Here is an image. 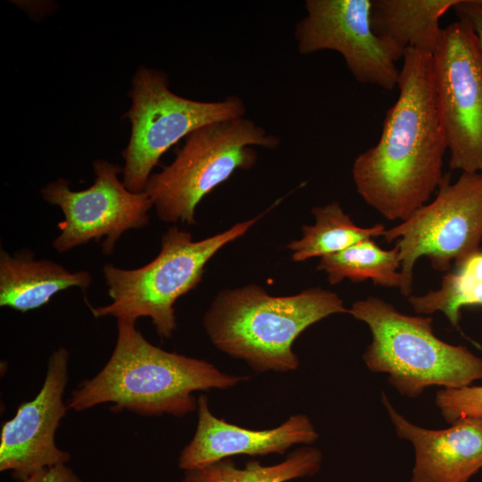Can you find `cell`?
Returning <instances> with one entry per match:
<instances>
[{
	"instance_id": "11",
	"label": "cell",
	"mask_w": 482,
	"mask_h": 482,
	"mask_svg": "<svg viewBox=\"0 0 482 482\" xmlns=\"http://www.w3.org/2000/svg\"><path fill=\"white\" fill-rule=\"evenodd\" d=\"M372 0H306V14L295 25V38L301 54L335 51L361 84L392 91L397 87L403 50L373 31Z\"/></svg>"
},
{
	"instance_id": "2",
	"label": "cell",
	"mask_w": 482,
	"mask_h": 482,
	"mask_svg": "<svg viewBox=\"0 0 482 482\" xmlns=\"http://www.w3.org/2000/svg\"><path fill=\"white\" fill-rule=\"evenodd\" d=\"M212 363L165 351L152 345L136 321L117 319V338L111 357L93 378L73 390L69 409L83 411L112 403L115 412L184 417L197 410L195 391L228 389L246 381Z\"/></svg>"
},
{
	"instance_id": "21",
	"label": "cell",
	"mask_w": 482,
	"mask_h": 482,
	"mask_svg": "<svg viewBox=\"0 0 482 482\" xmlns=\"http://www.w3.org/2000/svg\"><path fill=\"white\" fill-rule=\"evenodd\" d=\"M435 403L450 425L465 418H482V386L442 388Z\"/></svg>"
},
{
	"instance_id": "17",
	"label": "cell",
	"mask_w": 482,
	"mask_h": 482,
	"mask_svg": "<svg viewBox=\"0 0 482 482\" xmlns=\"http://www.w3.org/2000/svg\"><path fill=\"white\" fill-rule=\"evenodd\" d=\"M315 218L312 225L302 227V237L287 245L295 262L324 257L343 251L366 239L381 237L386 228L381 223L360 227L333 201L312 209Z\"/></svg>"
},
{
	"instance_id": "9",
	"label": "cell",
	"mask_w": 482,
	"mask_h": 482,
	"mask_svg": "<svg viewBox=\"0 0 482 482\" xmlns=\"http://www.w3.org/2000/svg\"><path fill=\"white\" fill-rule=\"evenodd\" d=\"M431 55L449 165L482 171V51L472 29L461 20L448 24Z\"/></svg>"
},
{
	"instance_id": "4",
	"label": "cell",
	"mask_w": 482,
	"mask_h": 482,
	"mask_svg": "<svg viewBox=\"0 0 482 482\" xmlns=\"http://www.w3.org/2000/svg\"><path fill=\"white\" fill-rule=\"evenodd\" d=\"M348 314L370 331L362 355L368 369L386 373L403 395L415 398L429 386L460 388L482 379V359L438 338L431 317L403 313L372 295L353 303Z\"/></svg>"
},
{
	"instance_id": "22",
	"label": "cell",
	"mask_w": 482,
	"mask_h": 482,
	"mask_svg": "<svg viewBox=\"0 0 482 482\" xmlns=\"http://www.w3.org/2000/svg\"><path fill=\"white\" fill-rule=\"evenodd\" d=\"M453 10L472 29L482 51V0H459Z\"/></svg>"
},
{
	"instance_id": "6",
	"label": "cell",
	"mask_w": 482,
	"mask_h": 482,
	"mask_svg": "<svg viewBox=\"0 0 482 482\" xmlns=\"http://www.w3.org/2000/svg\"><path fill=\"white\" fill-rule=\"evenodd\" d=\"M279 144L278 137L245 116L205 125L186 137L170 165L150 176L145 192L161 220L195 224V208L206 195L237 170L254 167L253 146Z\"/></svg>"
},
{
	"instance_id": "12",
	"label": "cell",
	"mask_w": 482,
	"mask_h": 482,
	"mask_svg": "<svg viewBox=\"0 0 482 482\" xmlns=\"http://www.w3.org/2000/svg\"><path fill=\"white\" fill-rule=\"evenodd\" d=\"M69 360L65 347L54 350L48 358L41 389L1 427L0 471H11L17 480L71 460V454L55 443L56 430L69 410L64 402Z\"/></svg>"
},
{
	"instance_id": "19",
	"label": "cell",
	"mask_w": 482,
	"mask_h": 482,
	"mask_svg": "<svg viewBox=\"0 0 482 482\" xmlns=\"http://www.w3.org/2000/svg\"><path fill=\"white\" fill-rule=\"evenodd\" d=\"M321 461L322 454L318 448L303 446L291 452L283 461L270 466L252 460L239 469L226 458L186 470L182 482H286L315 475Z\"/></svg>"
},
{
	"instance_id": "8",
	"label": "cell",
	"mask_w": 482,
	"mask_h": 482,
	"mask_svg": "<svg viewBox=\"0 0 482 482\" xmlns=\"http://www.w3.org/2000/svg\"><path fill=\"white\" fill-rule=\"evenodd\" d=\"M395 242L401 261L403 285L411 296L413 270L420 257L434 270L447 271L480 250L482 242V171L461 172L454 182L445 174L435 199L406 220L386 229L381 236Z\"/></svg>"
},
{
	"instance_id": "15",
	"label": "cell",
	"mask_w": 482,
	"mask_h": 482,
	"mask_svg": "<svg viewBox=\"0 0 482 482\" xmlns=\"http://www.w3.org/2000/svg\"><path fill=\"white\" fill-rule=\"evenodd\" d=\"M92 276L69 271L50 260H36L32 252L14 255L0 251V306L27 312L46 304L57 293L77 287L88 288Z\"/></svg>"
},
{
	"instance_id": "18",
	"label": "cell",
	"mask_w": 482,
	"mask_h": 482,
	"mask_svg": "<svg viewBox=\"0 0 482 482\" xmlns=\"http://www.w3.org/2000/svg\"><path fill=\"white\" fill-rule=\"evenodd\" d=\"M399 250L381 248L372 238L320 258L317 270L325 272L330 285L347 278L352 282L371 279L375 285L395 287L403 285Z\"/></svg>"
},
{
	"instance_id": "10",
	"label": "cell",
	"mask_w": 482,
	"mask_h": 482,
	"mask_svg": "<svg viewBox=\"0 0 482 482\" xmlns=\"http://www.w3.org/2000/svg\"><path fill=\"white\" fill-rule=\"evenodd\" d=\"M93 169L95 181L87 189L73 191L64 179L41 189L44 200L60 207L64 215L58 224L60 234L52 243L58 253L102 240L103 253L112 255L125 231L144 228L150 221V197L145 191L133 193L125 187L118 178L120 166L96 160Z\"/></svg>"
},
{
	"instance_id": "7",
	"label": "cell",
	"mask_w": 482,
	"mask_h": 482,
	"mask_svg": "<svg viewBox=\"0 0 482 482\" xmlns=\"http://www.w3.org/2000/svg\"><path fill=\"white\" fill-rule=\"evenodd\" d=\"M168 75L140 67L132 79L131 106L125 114L131 135L124 158L123 184L133 193L144 192L160 158L183 137L205 125L245 116L237 96L202 102L182 97L170 89Z\"/></svg>"
},
{
	"instance_id": "23",
	"label": "cell",
	"mask_w": 482,
	"mask_h": 482,
	"mask_svg": "<svg viewBox=\"0 0 482 482\" xmlns=\"http://www.w3.org/2000/svg\"><path fill=\"white\" fill-rule=\"evenodd\" d=\"M17 482H83L67 464H60L42 470Z\"/></svg>"
},
{
	"instance_id": "13",
	"label": "cell",
	"mask_w": 482,
	"mask_h": 482,
	"mask_svg": "<svg viewBox=\"0 0 482 482\" xmlns=\"http://www.w3.org/2000/svg\"><path fill=\"white\" fill-rule=\"evenodd\" d=\"M196 411L198 418L195 434L179 457V466L184 471L239 454H284L295 445H311L319 438L312 420L303 413L291 415L278 427L254 430L214 416L205 395L197 398Z\"/></svg>"
},
{
	"instance_id": "3",
	"label": "cell",
	"mask_w": 482,
	"mask_h": 482,
	"mask_svg": "<svg viewBox=\"0 0 482 482\" xmlns=\"http://www.w3.org/2000/svg\"><path fill=\"white\" fill-rule=\"evenodd\" d=\"M338 313H348L336 293L312 287L292 295H271L250 284L218 293L203 324L211 343L257 372H289L300 362L293 351L296 338L310 326Z\"/></svg>"
},
{
	"instance_id": "5",
	"label": "cell",
	"mask_w": 482,
	"mask_h": 482,
	"mask_svg": "<svg viewBox=\"0 0 482 482\" xmlns=\"http://www.w3.org/2000/svg\"><path fill=\"white\" fill-rule=\"evenodd\" d=\"M266 212L197 241L190 232L172 226L162 237L159 253L147 264L130 270L106 264L103 273L112 302L90 306L93 315L135 321L148 317L161 338H170L178 326L176 301L199 285L217 252L244 236Z\"/></svg>"
},
{
	"instance_id": "14",
	"label": "cell",
	"mask_w": 482,
	"mask_h": 482,
	"mask_svg": "<svg viewBox=\"0 0 482 482\" xmlns=\"http://www.w3.org/2000/svg\"><path fill=\"white\" fill-rule=\"evenodd\" d=\"M382 402L397 436L414 447L411 482H468L482 469V418H465L447 428L429 429L406 420L384 393Z\"/></svg>"
},
{
	"instance_id": "1",
	"label": "cell",
	"mask_w": 482,
	"mask_h": 482,
	"mask_svg": "<svg viewBox=\"0 0 482 482\" xmlns=\"http://www.w3.org/2000/svg\"><path fill=\"white\" fill-rule=\"evenodd\" d=\"M378 143L352 166L356 192L387 220L404 221L428 204L445 174L447 141L433 80L432 55L409 48Z\"/></svg>"
},
{
	"instance_id": "16",
	"label": "cell",
	"mask_w": 482,
	"mask_h": 482,
	"mask_svg": "<svg viewBox=\"0 0 482 482\" xmlns=\"http://www.w3.org/2000/svg\"><path fill=\"white\" fill-rule=\"evenodd\" d=\"M459 0H372L370 21L380 38L405 52L432 54L442 28L440 18Z\"/></svg>"
},
{
	"instance_id": "20",
	"label": "cell",
	"mask_w": 482,
	"mask_h": 482,
	"mask_svg": "<svg viewBox=\"0 0 482 482\" xmlns=\"http://www.w3.org/2000/svg\"><path fill=\"white\" fill-rule=\"evenodd\" d=\"M408 301L416 313L440 312L458 328L462 308L482 306V251L455 265V270L443 278L439 288L422 295H411Z\"/></svg>"
}]
</instances>
